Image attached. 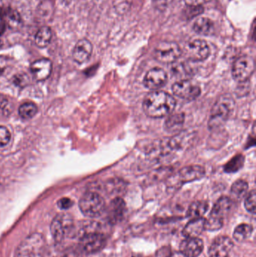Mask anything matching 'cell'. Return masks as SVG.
<instances>
[{
    "label": "cell",
    "instance_id": "7a4b0ae2",
    "mask_svg": "<svg viewBox=\"0 0 256 257\" xmlns=\"http://www.w3.org/2000/svg\"><path fill=\"white\" fill-rule=\"evenodd\" d=\"M235 106L234 99L229 94L220 96L213 105L208 120V127L211 130L220 129L226 123Z\"/></svg>",
    "mask_w": 256,
    "mask_h": 257
},
{
    "label": "cell",
    "instance_id": "7c38bea8",
    "mask_svg": "<svg viewBox=\"0 0 256 257\" xmlns=\"http://www.w3.org/2000/svg\"><path fill=\"white\" fill-rule=\"evenodd\" d=\"M233 246V241L229 237H217L209 248V257H229Z\"/></svg>",
    "mask_w": 256,
    "mask_h": 257
},
{
    "label": "cell",
    "instance_id": "6da1fadb",
    "mask_svg": "<svg viewBox=\"0 0 256 257\" xmlns=\"http://www.w3.org/2000/svg\"><path fill=\"white\" fill-rule=\"evenodd\" d=\"M176 108L175 98L160 90H154L144 98L143 109L148 117L160 118L171 114Z\"/></svg>",
    "mask_w": 256,
    "mask_h": 257
},
{
    "label": "cell",
    "instance_id": "3957f363",
    "mask_svg": "<svg viewBox=\"0 0 256 257\" xmlns=\"http://www.w3.org/2000/svg\"><path fill=\"white\" fill-rule=\"evenodd\" d=\"M46 246V241L42 234H31L18 245L15 257H42Z\"/></svg>",
    "mask_w": 256,
    "mask_h": 257
},
{
    "label": "cell",
    "instance_id": "f546056e",
    "mask_svg": "<svg viewBox=\"0 0 256 257\" xmlns=\"http://www.w3.org/2000/svg\"><path fill=\"white\" fill-rule=\"evenodd\" d=\"M243 158L242 157H237V158H234L230 160V163L227 165V171H236L238 170L241 166H237L238 165H243Z\"/></svg>",
    "mask_w": 256,
    "mask_h": 257
},
{
    "label": "cell",
    "instance_id": "d6a6232c",
    "mask_svg": "<svg viewBox=\"0 0 256 257\" xmlns=\"http://www.w3.org/2000/svg\"><path fill=\"white\" fill-rule=\"evenodd\" d=\"M73 202L72 200L69 198H62L58 201L57 205L60 209L62 210H67L70 208L72 206Z\"/></svg>",
    "mask_w": 256,
    "mask_h": 257
},
{
    "label": "cell",
    "instance_id": "ffe728a7",
    "mask_svg": "<svg viewBox=\"0 0 256 257\" xmlns=\"http://www.w3.org/2000/svg\"><path fill=\"white\" fill-rule=\"evenodd\" d=\"M184 115L182 113H176L170 115L165 122V129L169 133H176L180 130L184 124Z\"/></svg>",
    "mask_w": 256,
    "mask_h": 257
},
{
    "label": "cell",
    "instance_id": "d590c367",
    "mask_svg": "<svg viewBox=\"0 0 256 257\" xmlns=\"http://www.w3.org/2000/svg\"><path fill=\"white\" fill-rule=\"evenodd\" d=\"M0 109L3 110L4 112H8V102L7 99H2L0 97Z\"/></svg>",
    "mask_w": 256,
    "mask_h": 257
},
{
    "label": "cell",
    "instance_id": "5bb4252c",
    "mask_svg": "<svg viewBox=\"0 0 256 257\" xmlns=\"http://www.w3.org/2000/svg\"><path fill=\"white\" fill-rule=\"evenodd\" d=\"M168 80L167 74L163 69L154 68L148 71L144 79V85L146 88L152 90H158L165 86Z\"/></svg>",
    "mask_w": 256,
    "mask_h": 257
},
{
    "label": "cell",
    "instance_id": "52a82bcc",
    "mask_svg": "<svg viewBox=\"0 0 256 257\" xmlns=\"http://www.w3.org/2000/svg\"><path fill=\"white\" fill-rule=\"evenodd\" d=\"M182 55V49L175 42H165L158 43L154 50V57L162 63H173Z\"/></svg>",
    "mask_w": 256,
    "mask_h": 257
},
{
    "label": "cell",
    "instance_id": "1f68e13d",
    "mask_svg": "<svg viewBox=\"0 0 256 257\" xmlns=\"http://www.w3.org/2000/svg\"><path fill=\"white\" fill-rule=\"evenodd\" d=\"M204 8L202 5H196V6H188L187 16L191 18L198 16L203 13Z\"/></svg>",
    "mask_w": 256,
    "mask_h": 257
},
{
    "label": "cell",
    "instance_id": "30bf717a",
    "mask_svg": "<svg viewBox=\"0 0 256 257\" xmlns=\"http://www.w3.org/2000/svg\"><path fill=\"white\" fill-rule=\"evenodd\" d=\"M172 91L178 97L186 100H193L201 94V88L192 81L184 79L174 84Z\"/></svg>",
    "mask_w": 256,
    "mask_h": 257
},
{
    "label": "cell",
    "instance_id": "ac0fdd59",
    "mask_svg": "<svg viewBox=\"0 0 256 257\" xmlns=\"http://www.w3.org/2000/svg\"><path fill=\"white\" fill-rule=\"evenodd\" d=\"M93 52V45L86 38L80 39L76 44L72 52V57L76 62L79 64L87 62Z\"/></svg>",
    "mask_w": 256,
    "mask_h": 257
},
{
    "label": "cell",
    "instance_id": "8992f818",
    "mask_svg": "<svg viewBox=\"0 0 256 257\" xmlns=\"http://www.w3.org/2000/svg\"><path fill=\"white\" fill-rule=\"evenodd\" d=\"M74 221L70 214H58L51 224V232L56 243H61L67 236H70L74 228Z\"/></svg>",
    "mask_w": 256,
    "mask_h": 257
},
{
    "label": "cell",
    "instance_id": "4fadbf2b",
    "mask_svg": "<svg viewBox=\"0 0 256 257\" xmlns=\"http://www.w3.org/2000/svg\"><path fill=\"white\" fill-rule=\"evenodd\" d=\"M205 168L198 165L188 166L184 168L181 169L179 172L175 176L174 179L177 180L178 183L185 184V183L192 182V181L200 180L205 177Z\"/></svg>",
    "mask_w": 256,
    "mask_h": 257
},
{
    "label": "cell",
    "instance_id": "5b68a950",
    "mask_svg": "<svg viewBox=\"0 0 256 257\" xmlns=\"http://www.w3.org/2000/svg\"><path fill=\"white\" fill-rule=\"evenodd\" d=\"M105 207L104 199L95 192L85 194L79 201V208L83 215L92 218L101 216L105 211Z\"/></svg>",
    "mask_w": 256,
    "mask_h": 257
},
{
    "label": "cell",
    "instance_id": "d6986e66",
    "mask_svg": "<svg viewBox=\"0 0 256 257\" xmlns=\"http://www.w3.org/2000/svg\"><path fill=\"white\" fill-rule=\"evenodd\" d=\"M205 224L206 219L203 217L191 219L182 230V235L186 238H196L205 229Z\"/></svg>",
    "mask_w": 256,
    "mask_h": 257
},
{
    "label": "cell",
    "instance_id": "7402d4cb",
    "mask_svg": "<svg viewBox=\"0 0 256 257\" xmlns=\"http://www.w3.org/2000/svg\"><path fill=\"white\" fill-rule=\"evenodd\" d=\"M52 30L48 26H43L35 35V42L39 48H43L50 44L52 38Z\"/></svg>",
    "mask_w": 256,
    "mask_h": 257
},
{
    "label": "cell",
    "instance_id": "603a6c76",
    "mask_svg": "<svg viewBox=\"0 0 256 257\" xmlns=\"http://www.w3.org/2000/svg\"><path fill=\"white\" fill-rule=\"evenodd\" d=\"M208 203L205 201H196L192 202L187 211V217L190 219L199 218L206 212L208 209Z\"/></svg>",
    "mask_w": 256,
    "mask_h": 257
},
{
    "label": "cell",
    "instance_id": "44dd1931",
    "mask_svg": "<svg viewBox=\"0 0 256 257\" xmlns=\"http://www.w3.org/2000/svg\"><path fill=\"white\" fill-rule=\"evenodd\" d=\"M193 30L200 35H208L214 29V24L207 18H199L194 23Z\"/></svg>",
    "mask_w": 256,
    "mask_h": 257
},
{
    "label": "cell",
    "instance_id": "9c48e42d",
    "mask_svg": "<svg viewBox=\"0 0 256 257\" xmlns=\"http://www.w3.org/2000/svg\"><path fill=\"white\" fill-rule=\"evenodd\" d=\"M185 54L189 60L201 62L207 59L210 56V47L205 40L195 39L186 45Z\"/></svg>",
    "mask_w": 256,
    "mask_h": 257
},
{
    "label": "cell",
    "instance_id": "8fae6325",
    "mask_svg": "<svg viewBox=\"0 0 256 257\" xmlns=\"http://www.w3.org/2000/svg\"><path fill=\"white\" fill-rule=\"evenodd\" d=\"M80 247L87 254H96L104 248L106 238L100 232H90L80 237Z\"/></svg>",
    "mask_w": 256,
    "mask_h": 257
},
{
    "label": "cell",
    "instance_id": "d4e9b609",
    "mask_svg": "<svg viewBox=\"0 0 256 257\" xmlns=\"http://www.w3.org/2000/svg\"><path fill=\"white\" fill-rule=\"evenodd\" d=\"M248 184L243 180L236 181L231 186L230 193L235 200H240L244 198L248 191Z\"/></svg>",
    "mask_w": 256,
    "mask_h": 257
},
{
    "label": "cell",
    "instance_id": "cb8c5ba5",
    "mask_svg": "<svg viewBox=\"0 0 256 257\" xmlns=\"http://www.w3.org/2000/svg\"><path fill=\"white\" fill-rule=\"evenodd\" d=\"M3 17L7 25L11 29L18 28L22 24V20L19 13L12 8H7L6 11L3 12Z\"/></svg>",
    "mask_w": 256,
    "mask_h": 257
},
{
    "label": "cell",
    "instance_id": "2e32d148",
    "mask_svg": "<svg viewBox=\"0 0 256 257\" xmlns=\"http://www.w3.org/2000/svg\"><path fill=\"white\" fill-rule=\"evenodd\" d=\"M51 61L48 59H39L32 62L30 66L31 72L33 75L34 78L39 82L46 80L52 72Z\"/></svg>",
    "mask_w": 256,
    "mask_h": 257
},
{
    "label": "cell",
    "instance_id": "836d02e7",
    "mask_svg": "<svg viewBox=\"0 0 256 257\" xmlns=\"http://www.w3.org/2000/svg\"><path fill=\"white\" fill-rule=\"evenodd\" d=\"M8 66V59L5 57L0 56V75L5 72Z\"/></svg>",
    "mask_w": 256,
    "mask_h": 257
},
{
    "label": "cell",
    "instance_id": "484cf974",
    "mask_svg": "<svg viewBox=\"0 0 256 257\" xmlns=\"http://www.w3.org/2000/svg\"><path fill=\"white\" fill-rule=\"evenodd\" d=\"M253 228L249 224H242L236 227L234 232V238L239 242L243 241L250 238L253 233Z\"/></svg>",
    "mask_w": 256,
    "mask_h": 257
},
{
    "label": "cell",
    "instance_id": "9a60e30c",
    "mask_svg": "<svg viewBox=\"0 0 256 257\" xmlns=\"http://www.w3.org/2000/svg\"><path fill=\"white\" fill-rule=\"evenodd\" d=\"M204 249V242L197 238H186L180 243L179 251L186 257H198Z\"/></svg>",
    "mask_w": 256,
    "mask_h": 257
},
{
    "label": "cell",
    "instance_id": "f1b7e54d",
    "mask_svg": "<svg viewBox=\"0 0 256 257\" xmlns=\"http://www.w3.org/2000/svg\"><path fill=\"white\" fill-rule=\"evenodd\" d=\"M11 139V133L5 126H0V147L6 145Z\"/></svg>",
    "mask_w": 256,
    "mask_h": 257
},
{
    "label": "cell",
    "instance_id": "4316f807",
    "mask_svg": "<svg viewBox=\"0 0 256 257\" xmlns=\"http://www.w3.org/2000/svg\"><path fill=\"white\" fill-rule=\"evenodd\" d=\"M38 112L37 106L33 102H26L20 106L18 113L23 119L29 120L32 118Z\"/></svg>",
    "mask_w": 256,
    "mask_h": 257
},
{
    "label": "cell",
    "instance_id": "4dcf8cb0",
    "mask_svg": "<svg viewBox=\"0 0 256 257\" xmlns=\"http://www.w3.org/2000/svg\"><path fill=\"white\" fill-rule=\"evenodd\" d=\"M52 5L50 4H47L45 5V2H44L42 5H39V14L40 16L43 17V18H48L47 17H49L51 15V11H52Z\"/></svg>",
    "mask_w": 256,
    "mask_h": 257
},
{
    "label": "cell",
    "instance_id": "ba28073f",
    "mask_svg": "<svg viewBox=\"0 0 256 257\" xmlns=\"http://www.w3.org/2000/svg\"><path fill=\"white\" fill-rule=\"evenodd\" d=\"M254 71V59L250 56H242L233 64L231 72L236 82L244 83L250 79Z\"/></svg>",
    "mask_w": 256,
    "mask_h": 257
},
{
    "label": "cell",
    "instance_id": "277c9868",
    "mask_svg": "<svg viewBox=\"0 0 256 257\" xmlns=\"http://www.w3.org/2000/svg\"><path fill=\"white\" fill-rule=\"evenodd\" d=\"M232 207V201L229 197L219 199L213 207L210 217L206 220L205 229L216 231L221 228L224 224L225 217L230 212Z\"/></svg>",
    "mask_w": 256,
    "mask_h": 257
},
{
    "label": "cell",
    "instance_id": "e575fe53",
    "mask_svg": "<svg viewBox=\"0 0 256 257\" xmlns=\"http://www.w3.org/2000/svg\"><path fill=\"white\" fill-rule=\"evenodd\" d=\"M184 1L187 6H196V5H202V3L206 2L207 0H184Z\"/></svg>",
    "mask_w": 256,
    "mask_h": 257
},
{
    "label": "cell",
    "instance_id": "e0dca14e",
    "mask_svg": "<svg viewBox=\"0 0 256 257\" xmlns=\"http://www.w3.org/2000/svg\"><path fill=\"white\" fill-rule=\"evenodd\" d=\"M127 213V205L123 199L115 198L109 205L107 210V219L111 224L123 221Z\"/></svg>",
    "mask_w": 256,
    "mask_h": 257
},
{
    "label": "cell",
    "instance_id": "83f0119b",
    "mask_svg": "<svg viewBox=\"0 0 256 257\" xmlns=\"http://www.w3.org/2000/svg\"><path fill=\"white\" fill-rule=\"evenodd\" d=\"M256 190H253L249 193L245 199V208L252 214L256 213Z\"/></svg>",
    "mask_w": 256,
    "mask_h": 257
}]
</instances>
